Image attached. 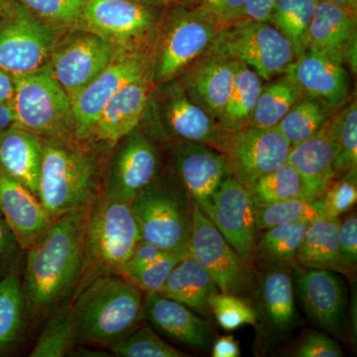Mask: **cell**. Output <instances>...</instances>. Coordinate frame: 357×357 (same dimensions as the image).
<instances>
[{"mask_svg": "<svg viewBox=\"0 0 357 357\" xmlns=\"http://www.w3.org/2000/svg\"><path fill=\"white\" fill-rule=\"evenodd\" d=\"M88 208L54 220L46 234L27 249L22 287L32 321L48 318L59 305L72 299L83 265Z\"/></svg>", "mask_w": 357, "mask_h": 357, "instance_id": "obj_1", "label": "cell"}, {"mask_svg": "<svg viewBox=\"0 0 357 357\" xmlns=\"http://www.w3.org/2000/svg\"><path fill=\"white\" fill-rule=\"evenodd\" d=\"M72 301L79 342L114 344L144 319L142 292L121 275L98 277Z\"/></svg>", "mask_w": 357, "mask_h": 357, "instance_id": "obj_2", "label": "cell"}, {"mask_svg": "<svg viewBox=\"0 0 357 357\" xmlns=\"http://www.w3.org/2000/svg\"><path fill=\"white\" fill-rule=\"evenodd\" d=\"M42 164L37 196L52 222L86 208L102 194L98 161L82 143L42 138Z\"/></svg>", "mask_w": 357, "mask_h": 357, "instance_id": "obj_3", "label": "cell"}, {"mask_svg": "<svg viewBox=\"0 0 357 357\" xmlns=\"http://www.w3.org/2000/svg\"><path fill=\"white\" fill-rule=\"evenodd\" d=\"M139 241L130 204L98 195L88 208L83 265L70 300L98 277L121 275Z\"/></svg>", "mask_w": 357, "mask_h": 357, "instance_id": "obj_4", "label": "cell"}, {"mask_svg": "<svg viewBox=\"0 0 357 357\" xmlns=\"http://www.w3.org/2000/svg\"><path fill=\"white\" fill-rule=\"evenodd\" d=\"M130 208L140 241L171 255H188L192 199L177 178L159 176L134 199Z\"/></svg>", "mask_w": 357, "mask_h": 357, "instance_id": "obj_5", "label": "cell"}, {"mask_svg": "<svg viewBox=\"0 0 357 357\" xmlns=\"http://www.w3.org/2000/svg\"><path fill=\"white\" fill-rule=\"evenodd\" d=\"M13 77L15 91L11 107L15 123L44 139L79 143L72 100L52 76L48 66Z\"/></svg>", "mask_w": 357, "mask_h": 357, "instance_id": "obj_6", "label": "cell"}, {"mask_svg": "<svg viewBox=\"0 0 357 357\" xmlns=\"http://www.w3.org/2000/svg\"><path fill=\"white\" fill-rule=\"evenodd\" d=\"M204 55L241 61L265 81L285 74L296 59L292 46L273 25L248 18L222 28Z\"/></svg>", "mask_w": 357, "mask_h": 357, "instance_id": "obj_7", "label": "cell"}, {"mask_svg": "<svg viewBox=\"0 0 357 357\" xmlns=\"http://www.w3.org/2000/svg\"><path fill=\"white\" fill-rule=\"evenodd\" d=\"M220 28L198 6H176L160 24L152 81H172L210 48Z\"/></svg>", "mask_w": 357, "mask_h": 357, "instance_id": "obj_8", "label": "cell"}, {"mask_svg": "<svg viewBox=\"0 0 357 357\" xmlns=\"http://www.w3.org/2000/svg\"><path fill=\"white\" fill-rule=\"evenodd\" d=\"M156 7L134 0H88L79 28L98 35L116 54H142L156 42Z\"/></svg>", "mask_w": 357, "mask_h": 357, "instance_id": "obj_9", "label": "cell"}, {"mask_svg": "<svg viewBox=\"0 0 357 357\" xmlns=\"http://www.w3.org/2000/svg\"><path fill=\"white\" fill-rule=\"evenodd\" d=\"M59 30L18 0H8L0 14V68L22 75L45 67L58 41Z\"/></svg>", "mask_w": 357, "mask_h": 357, "instance_id": "obj_10", "label": "cell"}, {"mask_svg": "<svg viewBox=\"0 0 357 357\" xmlns=\"http://www.w3.org/2000/svg\"><path fill=\"white\" fill-rule=\"evenodd\" d=\"M161 157L147 134L135 128L114 147L102 181V194L131 204L159 177Z\"/></svg>", "mask_w": 357, "mask_h": 357, "instance_id": "obj_11", "label": "cell"}, {"mask_svg": "<svg viewBox=\"0 0 357 357\" xmlns=\"http://www.w3.org/2000/svg\"><path fill=\"white\" fill-rule=\"evenodd\" d=\"M215 150L230 176L249 189L258 178L287 162L291 146L276 128H248L223 133Z\"/></svg>", "mask_w": 357, "mask_h": 357, "instance_id": "obj_12", "label": "cell"}, {"mask_svg": "<svg viewBox=\"0 0 357 357\" xmlns=\"http://www.w3.org/2000/svg\"><path fill=\"white\" fill-rule=\"evenodd\" d=\"M192 229L188 255L213 277L218 291L241 296L251 285L250 261L227 243L215 223L192 202Z\"/></svg>", "mask_w": 357, "mask_h": 357, "instance_id": "obj_13", "label": "cell"}, {"mask_svg": "<svg viewBox=\"0 0 357 357\" xmlns=\"http://www.w3.org/2000/svg\"><path fill=\"white\" fill-rule=\"evenodd\" d=\"M115 54L98 35L73 28L56 42L47 66L73 102L110 64Z\"/></svg>", "mask_w": 357, "mask_h": 357, "instance_id": "obj_14", "label": "cell"}, {"mask_svg": "<svg viewBox=\"0 0 357 357\" xmlns=\"http://www.w3.org/2000/svg\"><path fill=\"white\" fill-rule=\"evenodd\" d=\"M152 77V59L142 54H115L110 64L73 100L76 137L91 140L100 112L126 84Z\"/></svg>", "mask_w": 357, "mask_h": 357, "instance_id": "obj_15", "label": "cell"}, {"mask_svg": "<svg viewBox=\"0 0 357 357\" xmlns=\"http://www.w3.org/2000/svg\"><path fill=\"white\" fill-rule=\"evenodd\" d=\"M154 102L156 131L166 140L191 141L217 148L223 131L206 110L192 102L182 82H167Z\"/></svg>", "mask_w": 357, "mask_h": 357, "instance_id": "obj_16", "label": "cell"}, {"mask_svg": "<svg viewBox=\"0 0 357 357\" xmlns=\"http://www.w3.org/2000/svg\"><path fill=\"white\" fill-rule=\"evenodd\" d=\"M170 154L175 177L192 202L210 218L213 197L230 175L225 156L215 148L191 141L171 143Z\"/></svg>", "mask_w": 357, "mask_h": 357, "instance_id": "obj_17", "label": "cell"}, {"mask_svg": "<svg viewBox=\"0 0 357 357\" xmlns=\"http://www.w3.org/2000/svg\"><path fill=\"white\" fill-rule=\"evenodd\" d=\"M208 218L243 259H252L257 229L255 206L248 190L232 176H227L215 192Z\"/></svg>", "mask_w": 357, "mask_h": 357, "instance_id": "obj_18", "label": "cell"}, {"mask_svg": "<svg viewBox=\"0 0 357 357\" xmlns=\"http://www.w3.org/2000/svg\"><path fill=\"white\" fill-rule=\"evenodd\" d=\"M298 293L307 316L316 325L340 335L347 317V287L337 272L300 268L296 271Z\"/></svg>", "mask_w": 357, "mask_h": 357, "instance_id": "obj_19", "label": "cell"}, {"mask_svg": "<svg viewBox=\"0 0 357 357\" xmlns=\"http://www.w3.org/2000/svg\"><path fill=\"white\" fill-rule=\"evenodd\" d=\"M307 49L321 52L356 73V9L318 0L307 36Z\"/></svg>", "mask_w": 357, "mask_h": 357, "instance_id": "obj_20", "label": "cell"}, {"mask_svg": "<svg viewBox=\"0 0 357 357\" xmlns=\"http://www.w3.org/2000/svg\"><path fill=\"white\" fill-rule=\"evenodd\" d=\"M285 75L297 84L305 95L314 96L337 112L351 93L347 67L321 52L307 49L289 66Z\"/></svg>", "mask_w": 357, "mask_h": 357, "instance_id": "obj_21", "label": "cell"}, {"mask_svg": "<svg viewBox=\"0 0 357 357\" xmlns=\"http://www.w3.org/2000/svg\"><path fill=\"white\" fill-rule=\"evenodd\" d=\"M335 136L333 116L318 132L291 147L287 162L295 168L302 181V196L305 201L314 202L325 194L333 181Z\"/></svg>", "mask_w": 357, "mask_h": 357, "instance_id": "obj_22", "label": "cell"}, {"mask_svg": "<svg viewBox=\"0 0 357 357\" xmlns=\"http://www.w3.org/2000/svg\"><path fill=\"white\" fill-rule=\"evenodd\" d=\"M0 211L22 250L31 248L53 222L38 196L2 170Z\"/></svg>", "mask_w": 357, "mask_h": 357, "instance_id": "obj_23", "label": "cell"}, {"mask_svg": "<svg viewBox=\"0 0 357 357\" xmlns=\"http://www.w3.org/2000/svg\"><path fill=\"white\" fill-rule=\"evenodd\" d=\"M152 77L126 84L107 102L100 112L91 140L112 149L137 128L149 100Z\"/></svg>", "mask_w": 357, "mask_h": 357, "instance_id": "obj_24", "label": "cell"}, {"mask_svg": "<svg viewBox=\"0 0 357 357\" xmlns=\"http://www.w3.org/2000/svg\"><path fill=\"white\" fill-rule=\"evenodd\" d=\"M144 319L175 342L199 351H208L213 330L210 321L196 312L159 293H146L143 297Z\"/></svg>", "mask_w": 357, "mask_h": 357, "instance_id": "obj_25", "label": "cell"}, {"mask_svg": "<svg viewBox=\"0 0 357 357\" xmlns=\"http://www.w3.org/2000/svg\"><path fill=\"white\" fill-rule=\"evenodd\" d=\"M236 70V60L206 56L181 82L192 102L218 122L231 93Z\"/></svg>", "mask_w": 357, "mask_h": 357, "instance_id": "obj_26", "label": "cell"}, {"mask_svg": "<svg viewBox=\"0 0 357 357\" xmlns=\"http://www.w3.org/2000/svg\"><path fill=\"white\" fill-rule=\"evenodd\" d=\"M42 151V138L15 122L0 132V170L36 195Z\"/></svg>", "mask_w": 357, "mask_h": 357, "instance_id": "obj_27", "label": "cell"}, {"mask_svg": "<svg viewBox=\"0 0 357 357\" xmlns=\"http://www.w3.org/2000/svg\"><path fill=\"white\" fill-rule=\"evenodd\" d=\"M217 292V284L210 273L191 256L185 255L173 268L158 293L210 319L208 302Z\"/></svg>", "mask_w": 357, "mask_h": 357, "instance_id": "obj_28", "label": "cell"}, {"mask_svg": "<svg viewBox=\"0 0 357 357\" xmlns=\"http://www.w3.org/2000/svg\"><path fill=\"white\" fill-rule=\"evenodd\" d=\"M340 218H332L326 213L314 218L298 250L296 262L304 268L326 269L340 274H349L340 255L338 243Z\"/></svg>", "mask_w": 357, "mask_h": 357, "instance_id": "obj_29", "label": "cell"}, {"mask_svg": "<svg viewBox=\"0 0 357 357\" xmlns=\"http://www.w3.org/2000/svg\"><path fill=\"white\" fill-rule=\"evenodd\" d=\"M261 305L270 326L289 332L296 323L293 276L289 266H272L261 281Z\"/></svg>", "mask_w": 357, "mask_h": 357, "instance_id": "obj_30", "label": "cell"}, {"mask_svg": "<svg viewBox=\"0 0 357 357\" xmlns=\"http://www.w3.org/2000/svg\"><path fill=\"white\" fill-rule=\"evenodd\" d=\"M262 86L261 77L248 66L236 60L234 86L218 121L223 132L248 128Z\"/></svg>", "mask_w": 357, "mask_h": 357, "instance_id": "obj_31", "label": "cell"}, {"mask_svg": "<svg viewBox=\"0 0 357 357\" xmlns=\"http://www.w3.org/2000/svg\"><path fill=\"white\" fill-rule=\"evenodd\" d=\"M48 321L32 349L31 357H63L74 352L77 342V321L72 300L50 312Z\"/></svg>", "mask_w": 357, "mask_h": 357, "instance_id": "obj_32", "label": "cell"}, {"mask_svg": "<svg viewBox=\"0 0 357 357\" xmlns=\"http://www.w3.org/2000/svg\"><path fill=\"white\" fill-rule=\"evenodd\" d=\"M27 316L22 282L17 274H7L0 279V354L20 342Z\"/></svg>", "mask_w": 357, "mask_h": 357, "instance_id": "obj_33", "label": "cell"}, {"mask_svg": "<svg viewBox=\"0 0 357 357\" xmlns=\"http://www.w3.org/2000/svg\"><path fill=\"white\" fill-rule=\"evenodd\" d=\"M310 223V220H299L266 229L258 243L255 244L253 257L270 266H294L297 264L298 250Z\"/></svg>", "mask_w": 357, "mask_h": 357, "instance_id": "obj_34", "label": "cell"}, {"mask_svg": "<svg viewBox=\"0 0 357 357\" xmlns=\"http://www.w3.org/2000/svg\"><path fill=\"white\" fill-rule=\"evenodd\" d=\"M303 96L302 89L290 77L284 74L283 77L262 86L248 126L276 128Z\"/></svg>", "mask_w": 357, "mask_h": 357, "instance_id": "obj_35", "label": "cell"}, {"mask_svg": "<svg viewBox=\"0 0 357 357\" xmlns=\"http://www.w3.org/2000/svg\"><path fill=\"white\" fill-rule=\"evenodd\" d=\"M318 0H277L269 23L288 40L296 58L307 49V36Z\"/></svg>", "mask_w": 357, "mask_h": 357, "instance_id": "obj_36", "label": "cell"}, {"mask_svg": "<svg viewBox=\"0 0 357 357\" xmlns=\"http://www.w3.org/2000/svg\"><path fill=\"white\" fill-rule=\"evenodd\" d=\"M335 112L323 100L305 95L276 126L291 147L309 139L323 128Z\"/></svg>", "mask_w": 357, "mask_h": 357, "instance_id": "obj_37", "label": "cell"}, {"mask_svg": "<svg viewBox=\"0 0 357 357\" xmlns=\"http://www.w3.org/2000/svg\"><path fill=\"white\" fill-rule=\"evenodd\" d=\"M255 208H263L302 196L299 174L288 162L262 176L249 188Z\"/></svg>", "mask_w": 357, "mask_h": 357, "instance_id": "obj_38", "label": "cell"}, {"mask_svg": "<svg viewBox=\"0 0 357 357\" xmlns=\"http://www.w3.org/2000/svg\"><path fill=\"white\" fill-rule=\"evenodd\" d=\"M335 136L333 171L335 178L357 167V105L356 100L333 115Z\"/></svg>", "mask_w": 357, "mask_h": 357, "instance_id": "obj_39", "label": "cell"}, {"mask_svg": "<svg viewBox=\"0 0 357 357\" xmlns=\"http://www.w3.org/2000/svg\"><path fill=\"white\" fill-rule=\"evenodd\" d=\"M323 213H325L323 197L314 202L302 198L290 199L263 208H255L256 227L266 230L299 220L312 222Z\"/></svg>", "mask_w": 357, "mask_h": 357, "instance_id": "obj_40", "label": "cell"}, {"mask_svg": "<svg viewBox=\"0 0 357 357\" xmlns=\"http://www.w3.org/2000/svg\"><path fill=\"white\" fill-rule=\"evenodd\" d=\"M114 356L121 357H185L187 354L162 340L150 326L132 331L109 344Z\"/></svg>", "mask_w": 357, "mask_h": 357, "instance_id": "obj_41", "label": "cell"}, {"mask_svg": "<svg viewBox=\"0 0 357 357\" xmlns=\"http://www.w3.org/2000/svg\"><path fill=\"white\" fill-rule=\"evenodd\" d=\"M35 15L58 29L79 28L88 0H18Z\"/></svg>", "mask_w": 357, "mask_h": 357, "instance_id": "obj_42", "label": "cell"}, {"mask_svg": "<svg viewBox=\"0 0 357 357\" xmlns=\"http://www.w3.org/2000/svg\"><path fill=\"white\" fill-rule=\"evenodd\" d=\"M211 314L225 331H236L244 325H255L257 314L253 307L239 296L218 292L211 296Z\"/></svg>", "mask_w": 357, "mask_h": 357, "instance_id": "obj_43", "label": "cell"}, {"mask_svg": "<svg viewBox=\"0 0 357 357\" xmlns=\"http://www.w3.org/2000/svg\"><path fill=\"white\" fill-rule=\"evenodd\" d=\"M321 197L328 217L340 218L351 211L357 201V167L333 181Z\"/></svg>", "mask_w": 357, "mask_h": 357, "instance_id": "obj_44", "label": "cell"}, {"mask_svg": "<svg viewBox=\"0 0 357 357\" xmlns=\"http://www.w3.org/2000/svg\"><path fill=\"white\" fill-rule=\"evenodd\" d=\"M182 258V256L175 255H166L129 277L128 280L139 289L141 292L158 293L173 268Z\"/></svg>", "mask_w": 357, "mask_h": 357, "instance_id": "obj_45", "label": "cell"}, {"mask_svg": "<svg viewBox=\"0 0 357 357\" xmlns=\"http://www.w3.org/2000/svg\"><path fill=\"white\" fill-rule=\"evenodd\" d=\"M248 0H202L198 6L222 29L245 18Z\"/></svg>", "mask_w": 357, "mask_h": 357, "instance_id": "obj_46", "label": "cell"}, {"mask_svg": "<svg viewBox=\"0 0 357 357\" xmlns=\"http://www.w3.org/2000/svg\"><path fill=\"white\" fill-rule=\"evenodd\" d=\"M298 357H342V349L326 333L310 332L303 337L294 351Z\"/></svg>", "mask_w": 357, "mask_h": 357, "instance_id": "obj_47", "label": "cell"}, {"mask_svg": "<svg viewBox=\"0 0 357 357\" xmlns=\"http://www.w3.org/2000/svg\"><path fill=\"white\" fill-rule=\"evenodd\" d=\"M340 255L345 266L351 271L357 262V218L351 213L340 222L338 230Z\"/></svg>", "mask_w": 357, "mask_h": 357, "instance_id": "obj_48", "label": "cell"}, {"mask_svg": "<svg viewBox=\"0 0 357 357\" xmlns=\"http://www.w3.org/2000/svg\"><path fill=\"white\" fill-rule=\"evenodd\" d=\"M168 255H171V253H167L165 251L156 248V246L152 245V244L139 241L130 258L122 268L121 276L128 279L139 272L143 268L161 259V258L165 257Z\"/></svg>", "mask_w": 357, "mask_h": 357, "instance_id": "obj_49", "label": "cell"}, {"mask_svg": "<svg viewBox=\"0 0 357 357\" xmlns=\"http://www.w3.org/2000/svg\"><path fill=\"white\" fill-rule=\"evenodd\" d=\"M276 1L277 0H248L245 18L269 22L270 15Z\"/></svg>", "mask_w": 357, "mask_h": 357, "instance_id": "obj_50", "label": "cell"}, {"mask_svg": "<svg viewBox=\"0 0 357 357\" xmlns=\"http://www.w3.org/2000/svg\"><path fill=\"white\" fill-rule=\"evenodd\" d=\"M238 342L232 335H225L218 338L213 347V357H238L241 356Z\"/></svg>", "mask_w": 357, "mask_h": 357, "instance_id": "obj_51", "label": "cell"}, {"mask_svg": "<svg viewBox=\"0 0 357 357\" xmlns=\"http://www.w3.org/2000/svg\"><path fill=\"white\" fill-rule=\"evenodd\" d=\"M18 245L13 230L9 227L6 218L0 211V258L3 257Z\"/></svg>", "mask_w": 357, "mask_h": 357, "instance_id": "obj_52", "label": "cell"}, {"mask_svg": "<svg viewBox=\"0 0 357 357\" xmlns=\"http://www.w3.org/2000/svg\"><path fill=\"white\" fill-rule=\"evenodd\" d=\"M15 91L14 77L10 73L0 68V103L11 105Z\"/></svg>", "mask_w": 357, "mask_h": 357, "instance_id": "obj_53", "label": "cell"}, {"mask_svg": "<svg viewBox=\"0 0 357 357\" xmlns=\"http://www.w3.org/2000/svg\"><path fill=\"white\" fill-rule=\"evenodd\" d=\"M15 122L13 107L9 103H0V132Z\"/></svg>", "mask_w": 357, "mask_h": 357, "instance_id": "obj_54", "label": "cell"}, {"mask_svg": "<svg viewBox=\"0 0 357 357\" xmlns=\"http://www.w3.org/2000/svg\"><path fill=\"white\" fill-rule=\"evenodd\" d=\"M134 1L140 2L145 6L156 7V8H163V7L172 6L178 2L177 0H134Z\"/></svg>", "mask_w": 357, "mask_h": 357, "instance_id": "obj_55", "label": "cell"}, {"mask_svg": "<svg viewBox=\"0 0 357 357\" xmlns=\"http://www.w3.org/2000/svg\"><path fill=\"white\" fill-rule=\"evenodd\" d=\"M325 1L332 2L347 8L356 9V10L357 9V0H325Z\"/></svg>", "mask_w": 357, "mask_h": 357, "instance_id": "obj_56", "label": "cell"}, {"mask_svg": "<svg viewBox=\"0 0 357 357\" xmlns=\"http://www.w3.org/2000/svg\"><path fill=\"white\" fill-rule=\"evenodd\" d=\"M181 1L185 2L187 6H198L201 3L202 0H181Z\"/></svg>", "mask_w": 357, "mask_h": 357, "instance_id": "obj_57", "label": "cell"}, {"mask_svg": "<svg viewBox=\"0 0 357 357\" xmlns=\"http://www.w3.org/2000/svg\"><path fill=\"white\" fill-rule=\"evenodd\" d=\"M7 1L8 0H0V14L3 11L4 7H6Z\"/></svg>", "mask_w": 357, "mask_h": 357, "instance_id": "obj_58", "label": "cell"}, {"mask_svg": "<svg viewBox=\"0 0 357 357\" xmlns=\"http://www.w3.org/2000/svg\"><path fill=\"white\" fill-rule=\"evenodd\" d=\"M177 1H178H178H181V0H177Z\"/></svg>", "mask_w": 357, "mask_h": 357, "instance_id": "obj_59", "label": "cell"}]
</instances>
